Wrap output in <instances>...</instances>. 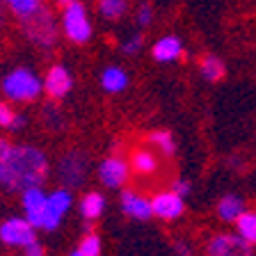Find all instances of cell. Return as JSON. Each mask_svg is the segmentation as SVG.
I'll use <instances>...</instances> for the list:
<instances>
[{"label": "cell", "instance_id": "6da1fadb", "mask_svg": "<svg viewBox=\"0 0 256 256\" xmlns=\"http://www.w3.org/2000/svg\"><path fill=\"white\" fill-rule=\"evenodd\" d=\"M2 190L7 192H23L28 188L44 186L50 174V160L46 151L34 144H12L2 158Z\"/></svg>", "mask_w": 256, "mask_h": 256}, {"label": "cell", "instance_id": "7a4b0ae2", "mask_svg": "<svg viewBox=\"0 0 256 256\" xmlns=\"http://www.w3.org/2000/svg\"><path fill=\"white\" fill-rule=\"evenodd\" d=\"M18 23V32L21 37L30 44L32 48H37L42 53H53L55 46L60 44L62 30H60V16L50 10V5H44L37 14L28 16Z\"/></svg>", "mask_w": 256, "mask_h": 256}, {"label": "cell", "instance_id": "3957f363", "mask_svg": "<svg viewBox=\"0 0 256 256\" xmlns=\"http://www.w3.org/2000/svg\"><path fill=\"white\" fill-rule=\"evenodd\" d=\"M0 92L5 96V101L14 106H26V103L39 101V96L44 94V80L32 66L18 64L0 78Z\"/></svg>", "mask_w": 256, "mask_h": 256}, {"label": "cell", "instance_id": "277c9868", "mask_svg": "<svg viewBox=\"0 0 256 256\" xmlns=\"http://www.w3.org/2000/svg\"><path fill=\"white\" fill-rule=\"evenodd\" d=\"M60 30L62 37L74 46H85L94 37V23H92L90 10L82 0L64 5L60 10Z\"/></svg>", "mask_w": 256, "mask_h": 256}, {"label": "cell", "instance_id": "5b68a950", "mask_svg": "<svg viewBox=\"0 0 256 256\" xmlns=\"http://www.w3.org/2000/svg\"><path fill=\"white\" fill-rule=\"evenodd\" d=\"M87 174H90V158H87L85 151L80 149L64 151L58 158V162H55V176H58L62 188L76 190V188L85 186Z\"/></svg>", "mask_w": 256, "mask_h": 256}, {"label": "cell", "instance_id": "8992f818", "mask_svg": "<svg viewBox=\"0 0 256 256\" xmlns=\"http://www.w3.org/2000/svg\"><path fill=\"white\" fill-rule=\"evenodd\" d=\"M71 208H74V192L69 188L60 186L55 190H50L46 197V206H44L39 231H55L64 222V218L69 215Z\"/></svg>", "mask_w": 256, "mask_h": 256}, {"label": "cell", "instance_id": "52a82bcc", "mask_svg": "<svg viewBox=\"0 0 256 256\" xmlns=\"http://www.w3.org/2000/svg\"><path fill=\"white\" fill-rule=\"evenodd\" d=\"M37 240V229L28 222L26 215H14L0 222V242L10 250H26Z\"/></svg>", "mask_w": 256, "mask_h": 256}, {"label": "cell", "instance_id": "ba28073f", "mask_svg": "<svg viewBox=\"0 0 256 256\" xmlns=\"http://www.w3.org/2000/svg\"><path fill=\"white\" fill-rule=\"evenodd\" d=\"M44 80V94L50 98V101H62L66 96L71 94L74 90V74L66 64L62 62H55L50 64L42 76Z\"/></svg>", "mask_w": 256, "mask_h": 256}, {"label": "cell", "instance_id": "9c48e42d", "mask_svg": "<svg viewBox=\"0 0 256 256\" xmlns=\"http://www.w3.org/2000/svg\"><path fill=\"white\" fill-rule=\"evenodd\" d=\"M130 174H133L130 162L122 156H108L96 167V176H98L101 186L110 188V190H122L130 181Z\"/></svg>", "mask_w": 256, "mask_h": 256}, {"label": "cell", "instance_id": "30bf717a", "mask_svg": "<svg viewBox=\"0 0 256 256\" xmlns=\"http://www.w3.org/2000/svg\"><path fill=\"white\" fill-rule=\"evenodd\" d=\"M206 256H254V245L238 234H215L206 242Z\"/></svg>", "mask_w": 256, "mask_h": 256}, {"label": "cell", "instance_id": "8fae6325", "mask_svg": "<svg viewBox=\"0 0 256 256\" xmlns=\"http://www.w3.org/2000/svg\"><path fill=\"white\" fill-rule=\"evenodd\" d=\"M151 210H154V218L162 222H174L186 213V204L181 194H176L174 190H162L151 197Z\"/></svg>", "mask_w": 256, "mask_h": 256}, {"label": "cell", "instance_id": "7c38bea8", "mask_svg": "<svg viewBox=\"0 0 256 256\" xmlns=\"http://www.w3.org/2000/svg\"><path fill=\"white\" fill-rule=\"evenodd\" d=\"M119 208H122V213L126 215V218L138 220V222H146L149 218H154L151 199H146L144 194H140L138 190H122Z\"/></svg>", "mask_w": 256, "mask_h": 256}, {"label": "cell", "instance_id": "4fadbf2b", "mask_svg": "<svg viewBox=\"0 0 256 256\" xmlns=\"http://www.w3.org/2000/svg\"><path fill=\"white\" fill-rule=\"evenodd\" d=\"M46 197L48 192L42 186L37 188H28L21 192V208L23 215L28 218V222L39 231V224H42V215H44V206H46Z\"/></svg>", "mask_w": 256, "mask_h": 256}, {"label": "cell", "instance_id": "5bb4252c", "mask_svg": "<svg viewBox=\"0 0 256 256\" xmlns=\"http://www.w3.org/2000/svg\"><path fill=\"white\" fill-rule=\"evenodd\" d=\"M183 46L181 37H176V34H162L154 42L151 46V58L156 60L158 64H172V62H178L183 58Z\"/></svg>", "mask_w": 256, "mask_h": 256}, {"label": "cell", "instance_id": "9a60e30c", "mask_svg": "<svg viewBox=\"0 0 256 256\" xmlns=\"http://www.w3.org/2000/svg\"><path fill=\"white\" fill-rule=\"evenodd\" d=\"M128 162H130L133 174H138V176H154L160 170L158 156L154 154V149H146V146H138V149L130 151Z\"/></svg>", "mask_w": 256, "mask_h": 256}, {"label": "cell", "instance_id": "2e32d148", "mask_svg": "<svg viewBox=\"0 0 256 256\" xmlns=\"http://www.w3.org/2000/svg\"><path fill=\"white\" fill-rule=\"evenodd\" d=\"M98 80H101V90L106 92V94H122V92L130 85V76H128V71L124 69V66H119V64H108L106 69L101 71Z\"/></svg>", "mask_w": 256, "mask_h": 256}, {"label": "cell", "instance_id": "e0dca14e", "mask_svg": "<svg viewBox=\"0 0 256 256\" xmlns=\"http://www.w3.org/2000/svg\"><path fill=\"white\" fill-rule=\"evenodd\" d=\"M106 206H108V202L103 197V192H98V190H87L78 202V210L82 215V220H87V222H96V220L106 213Z\"/></svg>", "mask_w": 256, "mask_h": 256}, {"label": "cell", "instance_id": "ac0fdd59", "mask_svg": "<svg viewBox=\"0 0 256 256\" xmlns=\"http://www.w3.org/2000/svg\"><path fill=\"white\" fill-rule=\"evenodd\" d=\"M0 2H2L7 14L12 18H16V21H23L28 16L37 14L44 5H48L46 0H0Z\"/></svg>", "mask_w": 256, "mask_h": 256}, {"label": "cell", "instance_id": "d6986e66", "mask_svg": "<svg viewBox=\"0 0 256 256\" xmlns=\"http://www.w3.org/2000/svg\"><path fill=\"white\" fill-rule=\"evenodd\" d=\"M28 124L26 112H18L14 108V103L10 101H0V128L5 130H12V133H18L23 130Z\"/></svg>", "mask_w": 256, "mask_h": 256}, {"label": "cell", "instance_id": "ffe728a7", "mask_svg": "<svg viewBox=\"0 0 256 256\" xmlns=\"http://www.w3.org/2000/svg\"><path fill=\"white\" fill-rule=\"evenodd\" d=\"M242 213H245V202L238 194H224L218 202V215L224 222H236Z\"/></svg>", "mask_w": 256, "mask_h": 256}, {"label": "cell", "instance_id": "44dd1931", "mask_svg": "<svg viewBox=\"0 0 256 256\" xmlns=\"http://www.w3.org/2000/svg\"><path fill=\"white\" fill-rule=\"evenodd\" d=\"M128 0H96V12L103 21H122L128 14Z\"/></svg>", "mask_w": 256, "mask_h": 256}, {"label": "cell", "instance_id": "7402d4cb", "mask_svg": "<svg viewBox=\"0 0 256 256\" xmlns=\"http://www.w3.org/2000/svg\"><path fill=\"white\" fill-rule=\"evenodd\" d=\"M199 74L208 82H220L226 74V66H224L222 58H218V55H204L202 62H199Z\"/></svg>", "mask_w": 256, "mask_h": 256}, {"label": "cell", "instance_id": "603a6c76", "mask_svg": "<svg viewBox=\"0 0 256 256\" xmlns=\"http://www.w3.org/2000/svg\"><path fill=\"white\" fill-rule=\"evenodd\" d=\"M146 142L162 156H174L176 154V140L170 130H165V128H156V130H151L149 138H146Z\"/></svg>", "mask_w": 256, "mask_h": 256}, {"label": "cell", "instance_id": "cb8c5ba5", "mask_svg": "<svg viewBox=\"0 0 256 256\" xmlns=\"http://www.w3.org/2000/svg\"><path fill=\"white\" fill-rule=\"evenodd\" d=\"M42 124L48 128V130H62L64 128V114H62V110H60V106H58V101H48L46 106L42 108Z\"/></svg>", "mask_w": 256, "mask_h": 256}, {"label": "cell", "instance_id": "d4e9b609", "mask_svg": "<svg viewBox=\"0 0 256 256\" xmlns=\"http://www.w3.org/2000/svg\"><path fill=\"white\" fill-rule=\"evenodd\" d=\"M236 224H238V236H242L250 245H256V210H245L236 220Z\"/></svg>", "mask_w": 256, "mask_h": 256}, {"label": "cell", "instance_id": "484cf974", "mask_svg": "<svg viewBox=\"0 0 256 256\" xmlns=\"http://www.w3.org/2000/svg\"><path fill=\"white\" fill-rule=\"evenodd\" d=\"M101 250H103L101 236L94 234V231H87L78 242V254L80 256H101Z\"/></svg>", "mask_w": 256, "mask_h": 256}, {"label": "cell", "instance_id": "4316f807", "mask_svg": "<svg viewBox=\"0 0 256 256\" xmlns=\"http://www.w3.org/2000/svg\"><path fill=\"white\" fill-rule=\"evenodd\" d=\"M133 21H135V26L140 28V30H144V28H149L151 23L156 21V10H154V5L151 2H140L138 7L133 10Z\"/></svg>", "mask_w": 256, "mask_h": 256}, {"label": "cell", "instance_id": "83f0119b", "mask_svg": "<svg viewBox=\"0 0 256 256\" xmlns=\"http://www.w3.org/2000/svg\"><path fill=\"white\" fill-rule=\"evenodd\" d=\"M122 53L128 55V58H135V55H140L144 50V37H142V32H133L130 37H126L122 42Z\"/></svg>", "mask_w": 256, "mask_h": 256}, {"label": "cell", "instance_id": "f1b7e54d", "mask_svg": "<svg viewBox=\"0 0 256 256\" xmlns=\"http://www.w3.org/2000/svg\"><path fill=\"white\" fill-rule=\"evenodd\" d=\"M23 256H46V247H44L39 240H34V242H30V245L23 250Z\"/></svg>", "mask_w": 256, "mask_h": 256}, {"label": "cell", "instance_id": "f546056e", "mask_svg": "<svg viewBox=\"0 0 256 256\" xmlns=\"http://www.w3.org/2000/svg\"><path fill=\"white\" fill-rule=\"evenodd\" d=\"M172 190H174L176 194H181V197L186 199L188 194H190V190H192V188H190V181H183V178H176V181H174V186H172Z\"/></svg>", "mask_w": 256, "mask_h": 256}, {"label": "cell", "instance_id": "4dcf8cb0", "mask_svg": "<svg viewBox=\"0 0 256 256\" xmlns=\"http://www.w3.org/2000/svg\"><path fill=\"white\" fill-rule=\"evenodd\" d=\"M176 252H178L181 256H192V247L188 245V242H181V240L176 242Z\"/></svg>", "mask_w": 256, "mask_h": 256}, {"label": "cell", "instance_id": "1f68e13d", "mask_svg": "<svg viewBox=\"0 0 256 256\" xmlns=\"http://www.w3.org/2000/svg\"><path fill=\"white\" fill-rule=\"evenodd\" d=\"M10 146H12V142L7 138H2V135H0V158H2V156L7 154V151H10Z\"/></svg>", "mask_w": 256, "mask_h": 256}, {"label": "cell", "instance_id": "d6a6232c", "mask_svg": "<svg viewBox=\"0 0 256 256\" xmlns=\"http://www.w3.org/2000/svg\"><path fill=\"white\" fill-rule=\"evenodd\" d=\"M5 23H7V12L2 7V2H0V32L5 30Z\"/></svg>", "mask_w": 256, "mask_h": 256}, {"label": "cell", "instance_id": "836d02e7", "mask_svg": "<svg viewBox=\"0 0 256 256\" xmlns=\"http://www.w3.org/2000/svg\"><path fill=\"white\" fill-rule=\"evenodd\" d=\"M71 2H78V0H55V5H60V7L71 5Z\"/></svg>", "mask_w": 256, "mask_h": 256}, {"label": "cell", "instance_id": "e575fe53", "mask_svg": "<svg viewBox=\"0 0 256 256\" xmlns=\"http://www.w3.org/2000/svg\"><path fill=\"white\" fill-rule=\"evenodd\" d=\"M2 176H5V170H2V162H0V186H2Z\"/></svg>", "mask_w": 256, "mask_h": 256}, {"label": "cell", "instance_id": "d590c367", "mask_svg": "<svg viewBox=\"0 0 256 256\" xmlns=\"http://www.w3.org/2000/svg\"><path fill=\"white\" fill-rule=\"evenodd\" d=\"M69 256H80V254H78V250H76V252H71V254H69Z\"/></svg>", "mask_w": 256, "mask_h": 256}]
</instances>
